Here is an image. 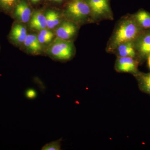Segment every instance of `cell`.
Returning a JSON list of instances; mask_svg holds the SVG:
<instances>
[{
	"label": "cell",
	"mask_w": 150,
	"mask_h": 150,
	"mask_svg": "<svg viewBox=\"0 0 150 150\" xmlns=\"http://www.w3.org/2000/svg\"><path fill=\"white\" fill-rule=\"evenodd\" d=\"M144 30L137 23L132 15L121 18L107 43L106 51L112 53L120 44L134 42Z\"/></svg>",
	"instance_id": "1"
},
{
	"label": "cell",
	"mask_w": 150,
	"mask_h": 150,
	"mask_svg": "<svg viewBox=\"0 0 150 150\" xmlns=\"http://www.w3.org/2000/svg\"><path fill=\"white\" fill-rule=\"evenodd\" d=\"M64 13L69 20L76 24L92 21L91 11L86 0H69L65 4Z\"/></svg>",
	"instance_id": "2"
},
{
	"label": "cell",
	"mask_w": 150,
	"mask_h": 150,
	"mask_svg": "<svg viewBox=\"0 0 150 150\" xmlns=\"http://www.w3.org/2000/svg\"><path fill=\"white\" fill-rule=\"evenodd\" d=\"M74 53V46L72 42L59 38L55 40L48 50V54L52 59L62 62L72 59Z\"/></svg>",
	"instance_id": "3"
},
{
	"label": "cell",
	"mask_w": 150,
	"mask_h": 150,
	"mask_svg": "<svg viewBox=\"0 0 150 150\" xmlns=\"http://www.w3.org/2000/svg\"><path fill=\"white\" fill-rule=\"evenodd\" d=\"M91 11L92 21L112 20L113 15L108 0H86Z\"/></svg>",
	"instance_id": "4"
},
{
	"label": "cell",
	"mask_w": 150,
	"mask_h": 150,
	"mask_svg": "<svg viewBox=\"0 0 150 150\" xmlns=\"http://www.w3.org/2000/svg\"><path fill=\"white\" fill-rule=\"evenodd\" d=\"M137 59L141 61L150 54V29L144 30L134 42Z\"/></svg>",
	"instance_id": "5"
},
{
	"label": "cell",
	"mask_w": 150,
	"mask_h": 150,
	"mask_svg": "<svg viewBox=\"0 0 150 150\" xmlns=\"http://www.w3.org/2000/svg\"><path fill=\"white\" fill-rule=\"evenodd\" d=\"M32 10L28 0H19L18 2L10 13L16 21L26 23L32 16Z\"/></svg>",
	"instance_id": "6"
},
{
	"label": "cell",
	"mask_w": 150,
	"mask_h": 150,
	"mask_svg": "<svg viewBox=\"0 0 150 150\" xmlns=\"http://www.w3.org/2000/svg\"><path fill=\"white\" fill-rule=\"evenodd\" d=\"M139 61L136 58L131 57H117L115 69L118 72L131 73L135 75L139 72Z\"/></svg>",
	"instance_id": "7"
},
{
	"label": "cell",
	"mask_w": 150,
	"mask_h": 150,
	"mask_svg": "<svg viewBox=\"0 0 150 150\" xmlns=\"http://www.w3.org/2000/svg\"><path fill=\"white\" fill-rule=\"evenodd\" d=\"M27 35L25 26L22 23L16 21L12 25L9 33V41L15 46H19L24 42Z\"/></svg>",
	"instance_id": "8"
},
{
	"label": "cell",
	"mask_w": 150,
	"mask_h": 150,
	"mask_svg": "<svg viewBox=\"0 0 150 150\" xmlns=\"http://www.w3.org/2000/svg\"><path fill=\"white\" fill-rule=\"evenodd\" d=\"M77 31L76 24L68 20L59 25L56 30V35L59 39L70 40L76 35Z\"/></svg>",
	"instance_id": "9"
},
{
	"label": "cell",
	"mask_w": 150,
	"mask_h": 150,
	"mask_svg": "<svg viewBox=\"0 0 150 150\" xmlns=\"http://www.w3.org/2000/svg\"><path fill=\"white\" fill-rule=\"evenodd\" d=\"M26 52L33 55H40L43 52L42 44L38 40L37 35L28 34L23 43Z\"/></svg>",
	"instance_id": "10"
},
{
	"label": "cell",
	"mask_w": 150,
	"mask_h": 150,
	"mask_svg": "<svg viewBox=\"0 0 150 150\" xmlns=\"http://www.w3.org/2000/svg\"><path fill=\"white\" fill-rule=\"evenodd\" d=\"M112 53L117 57H131L137 58V54L133 42L122 43L117 46Z\"/></svg>",
	"instance_id": "11"
},
{
	"label": "cell",
	"mask_w": 150,
	"mask_h": 150,
	"mask_svg": "<svg viewBox=\"0 0 150 150\" xmlns=\"http://www.w3.org/2000/svg\"><path fill=\"white\" fill-rule=\"evenodd\" d=\"M29 22L30 27L32 29L40 30L47 27L46 16L40 10L33 13Z\"/></svg>",
	"instance_id": "12"
},
{
	"label": "cell",
	"mask_w": 150,
	"mask_h": 150,
	"mask_svg": "<svg viewBox=\"0 0 150 150\" xmlns=\"http://www.w3.org/2000/svg\"><path fill=\"white\" fill-rule=\"evenodd\" d=\"M138 25L143 29H150V13L144 10H140L132 15Z\"/></svg>",
	"instance_id": "13"
},
{
	"label": "cell",
	"mask_w": 150,
	"mask_h": 150,
	"mask_svg": "<svg viewBox=\"0 0 150 150\" xmlns=\"http://www.w3.org/2000/svg\"><path fill=\"white\" fill-rule=\"evenodd\" d=\"M134 75L137 79L141 91L150 95V73H143L139 71Z\"/></svg>",
	"instance_id": "14"
},
{
	"label": "cell",
	"mask_w": 150,
	"mask_h": 150,
	"mask_svg": "<svg viewBox=\"0 0 150 150\" xmlns=\"http://www.w3.org/2000/svg\"><path fill=\"white\" fill-rule=\"evenodd\" d=\"M46 25L48 29L55 28L59 26L61 21V17L59 12L54 10H49L45 14Z\"/></svg>",
	"instance_id": "15"
},
{
	"label": "cell",
	"mask_w": 150,
	"mask_h": 150,
	"mask_svg": "<svg viewBox=\"0 0 150 150\" xmlns=\"http://www.w3.org/2000/svg\"><path fill=\"white\" fill-rule=\"evenodd\" d=\"M37 37L41 44H47L53 40L54 34L50 30L45 28L40 30Z\"/></svg>",
	"instance_id": "16"
},
{
	"label": "cell",
	"mask_w": 150,
	"mask_h": 150,
	"mask_svg": "<svg viewBox=\"0 0 150 150\" xmlns=\"http://www.w3.org/2000/svg\"><path fill=\"white\" fill-rule=\"evenodd\" d=\"M19 0H0V11L10 14Z\"/></svg>",
	"instance_id": "17"
},
{
	"label": "cell",
	"mask_w": 150,
	"mask_h": 150,
	"mask_svg": "<svg viewBox=\"0 0 150 150\" xmlns=\"http://www.w3.org/2000/svg\"><path fill=\"white\" fill-rule=\"evenodd\" d=\"M62 139L54 141L46 144L41 148L42 150H61V142Z\"/></svg>",
	"instance_id": "18"
},
{
	"label": "cell",
	"mask_w": 150,
	"mask_h": 150,
	"mask_svg": "<svg viewBox=\"0 0 150 150\" xmlns=\"http://www.w3.org/2000/svg\"><path fill=\"white\" fill-rule=\"evenodd\" d=\"M69 0H45V2L53 6H61L67 2Z\"/></svg>",
	"instance_id": "19"
},
{
	"label": "cell",
	"mask_w": 150,
	"mask_h": 150,
	"mask_svg": "<svg viewBox=\"0 0 150 150\" xmlns=\"http://www.w3.org/2000/svg\"><path fill=\"white\" fill-rule=\"evenodd\" d=\"M26 95L28 98L33 99V98H35L36 96V93L34 90L30 89L26 91Z\"/></svg>",
	"instance_id": "20"
},
{
	"label": "cell",
	"mask_w": 150,
	"mask_h": 150,
	"mask_svg": "<svg viewBox=\"0 0 150 150\" xmlns=\"http://www.w3.org/2000/svg\"><path fill=\"white\" fill-rule=\"evenodd\" d=\"M29 4L32 5H37L43 1V0H28Z\"/></svg>",
	"instance_id": "21"
},
{
	"label": "cell",
	"mask_w": 150,
	"mask_h": 150,
	"mask_svg": "<svg viewBox=\"0 0 150 150\" xmlns=\"http://www.w3.org/2000/svg\"><path fill=\"white\" fill-rule=\"evenodd\" d=\"M147 60L148 66H149V68L150 69V54L148 56Z\"/></svg>",
	"instance_id": "22"
}]
</instances>
